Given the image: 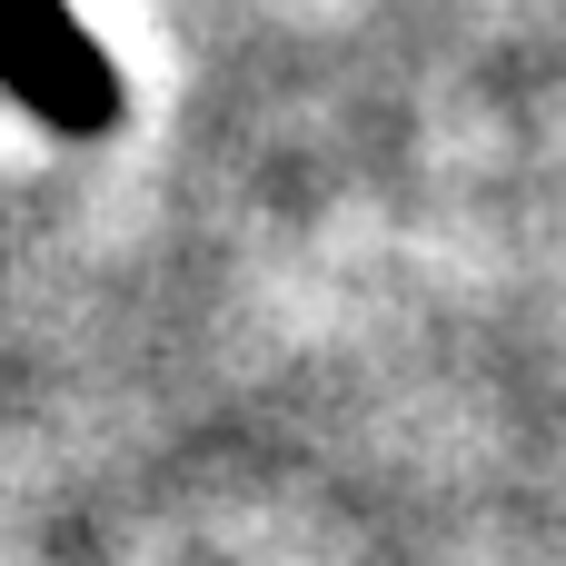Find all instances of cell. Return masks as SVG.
Masks as SVG:
<instances>
[{
	"instance_id": "1",
	"label": "cell",
	"mask_w": 566,
	"mask_h": 566,
	"mask_svg": "<svg viewBox=\"0 0 566 566\" xmlns=\"http://www.w3.org/2000/svg\"><path fill=\"white\" fill-rule=\"evenodd\" d=\"M0 70L60 119L109 109V80H99V60H90V40H80V20L60 0H0Z\"/></svg>"
}]
</instances>
